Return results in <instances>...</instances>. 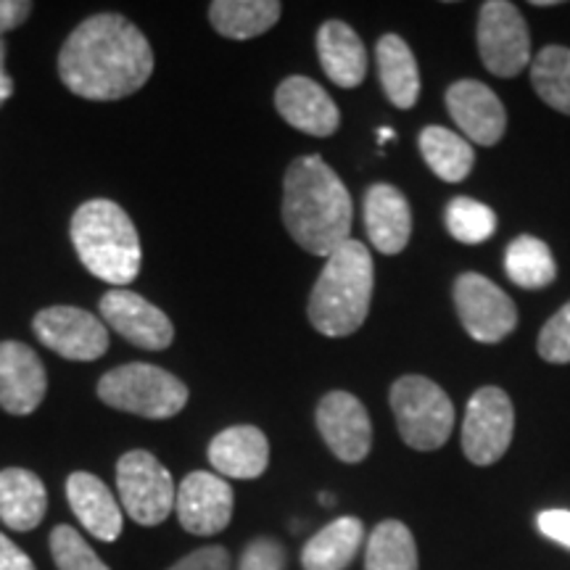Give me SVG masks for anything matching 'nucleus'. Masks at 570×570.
Instances as JSON below:
<instances>
[{
    "mask_svg": "<svg viewBox=\"0 0 570 570\" xmlns=\"http://www.w3.org/2000/svg\"><path fill=\"white\" fill-rule=\"evenodd\" d=\"M59 75L75 96L122 101L151 80V42L122 13H96L61 46Z\"/></svg>",
    "mask_w": 570,
    "mask_h": 570,
    "instance_id": "nucleus-1",
    "label": "nucleus"
},
{
    "mask_svg": "<svg viewBox=\"0 0 570 570\" xmlns=\"http://www.w3.org/2000/svg\"><path fill=\"white\" fill-rule=\"evenodd\" d=\"M283 223L304 252L331 256L352 235L354 204L323 156L291 161L283 180Z\"/></svg>",
    "mask_w": 570,
    "mask_h": 570,
    "instance_id": "nucleus-2",
    "label": "nucleus"
},
{
    "mask_svg": "<svg viewBox=\"0 0 570 570\" xmlns=\"http://www.w3.org/2000/svg\"><path fill=\"white\" fill-rule=\"evenodd\" d=\"M375 267L370 248L348 238L327 256L309 296V323L327 338H344L365 325L373 302Z\"/></svg>",
    "mask_w": 570,
    "mask_h": 570,
    "instance_id": "nucleus-3",
    "label": "nucleus"
},
{
    "mask_svg": "<svg viewBox=\"0 0 570 570\" xmlns=\"http://www.w3.org/2000/svg\"><path fill=\"white\" fill-rule=\"evenodd\" d=\"M71 244L90 275L109 285H127L140 273L142 248L130 214L109 198H92L75 212Z\"/></svg>",
    "mask_w": 570,
    "mask_h": 570,
    "instance_id": "nucleus-4",
    "label": "nucleus"
},
{
    "mask_svg": "<svg viewBox=\"0 0 570 570\" xmlns=\"http://www.w3.org/2000/svg\"><path fill=\"white\" fill-rule=\"evenodd\" d=\"M98 396L104 404L148 420H167L188 404V386L164 367L130 362L114 367L98 381Z\"/></svg>",
    "mask_w": 570,
    "mask_h": 570,
    "instance_id": "nucleus-5",
    "label": "nucleus"
},
{
    "mask_svg": "<svg viewBox=\"0 0 570 570\" xmlns=\"http://www.w3.org/2000/svg\"><path fill=\"white\" fill-rule=\"evenodd\" d=\"M391 412L399 436L417 452L441 449L452 436L454 404L446 391L423 375H402L391 386Z\"/></svg>",
    "mask_w": 570,
    "mask_h": 570,
    "instance_id": "nucleus-6",
    "label": "nucleus"
},
{
    "mask_svg": "<svg viewBox=\"0 0 570 570\" xmlns=\"http://www.w3.org/2000/svg\"><path fill=\"white\" fill-rule=\"evenodd\" d=\"M117 491L125 512L138 525H159L175 510L173 473L146 449H132L119 458Z\"/></svg>",
    "mask_w": 570,
    "mask_h": 570,
    "instance_id": "nucleus-7",
    "label": "nucleus"
},
{
    "mask_svg": "<svg viewBox=\"0 0 570 570\" xmlns=\"http://www.w3.org/2000/svg\"><path fill=\"white\" fill-rule=\"evenodd\" d=\"M515 431V410L508 391L483 386L470 396L462 420V452L473 465H494L508 454Z\"/></svg>",
    "mask_w": 570,
    "mask_h": 570,
    "instance_id": "nucleus-8",
    "label": "nucleus"
},
{
    "mask_svg": "<svg viewBox=\"0 0 570 570\" xmlns=\"http://www.w3.org/2000/svg\"><path fill=\"white\" fill-rule=\"evenodd\" d=\"M479 53L497 77H518L531 63V35L523 13L508 0H489L479 13Z\"/></svg>",
    "mask_w": 570,
    "mask_h": 570,
    "instance_id": "nucleus-9",
    "label": "nucleus"
},
{
    "mask_svg": "<svg viewBox=\"0 0 570 570\" xmlns=\"http://www.w3.org/2000/svg\"><path fill=\"white\" fill-rule=\"evenodd\" d=\"M454 306L468 336L481 344H499L518 325L515 302L479 273H465L454 281Z\"/></svg>",
    "mask_w": 570,
    "mask_h": 570,
    "instance_id": "nucleus-10",
    "label": "nucleus"
},
{
    "mask_svg": "<svg viewBox=\"0 0 570 570\" xmlns=\"http://www.w3.org/2000/svg\"><path fill=\"white\" fill-rule=\"evenodd\" d=\"M35 336L71 362H92L109 348V327L80 306H48L32 320Z\"/></svg>",
    "mask_w": 570,
    "mask_h": 570,
    "instance_id": "nucleus-11",
    "label": "nucleus"
},
{
    "mask_svg": "<svg viewBox=\"0 0 570 570\" xmlns=\"http://www.w3.org/2000/svg\"><path fill=\"white\" fill-rule=\"evenodd\" d=\"M315 420L320 436L341 462L356 465L373 449V423L365 404L348 391H331L320 399Z\"/></svg>",
    "mask_w": 570,
    "mask_h": 570,
    "instance_id": "nucleus-12",
    "label": "nucleus"
},
{
    "mask_svg": "<svg viewBox=\"0 0 570 570\" xmlns=\"http://www.w3.org/2000/svg\"><path fill=\"white\" fill-rule=\"evenodd\" d=\"M235 494L223 475L196 470L185 475L175 497V512L180 525L194 537H214L233 520Z\"/></svg>",
    "mask_w": 570,
    "mask_h": 570,
    "instance_id": "nucleus-13",
    "label": "nucleus"
},
{
    "mask_svg": "<svg viewBox=\"0 0 570 570\" xmlns=\"http://www.w3.org/2000/svg\"><path fill=\"white\" fill-rule=\"evenodd\" d=\"M104 323L114 327L132 346L161 352L175 341V327L159 306L127 288H111L101 298Z\"/></svg>",
    "mask_w": 570,
    "mask_h": 570,
    "instance_id": "nucleus-14",
    "label": "nucleus"
},
{
    "mask_svg": "<svg viewBox=\"0 0 570 570\" xmlns=\"http://www.w3.org/2000/svg\"><path fill=\"white\" fill-rule=\"evenodd\" d=\"M446 109L468 142L497 146L508 130V111L502 101L479 80L454 82L446 90Z\"/></svg>",
    "mask_w": 570,
    "mask_h": 570,
    "instance_id": "nucleus-15",
    "label": "nucleus"
},
{
    "mask_svg": "<svg viewBox=\"0 0 570 570\" xmlns=\"http://www.w3.org/2000/svg\"><path fill=\"white\" fill-rule=\"evenodd\" d=\"M48 391L46 367L35 348L19 341L0 344V407L9 415H32Z\"/></svg>",
    "mask_w": 570,
    "mask_h": 570,
    "instance_id": "nucleus-16",
    "label": "nucleus"
},
{
    "mask_svg": "<svg viewBox=\"0 0 570 570\" xmlns=\"http://www.w3.org/2000/svg\"><path fill=\"white\" fill-rule=\"evenodd\" d=\"M275 109L294 130L312 138H331L341 127L336 101L309 77H288L277 85Z\"/></svg>",
    "mask_w": 570,
    "mask_h": 570,
    "instance_id": "nucleus-17",
    "label": "nucleus"
},
{
    "mask_svg": "<svg viewBox=\"0 0 570 570\" xmlns=\"http://www.w3.org/2000/svg\"><path fill=\"white\" fill-rule=\"evenodd\" d=\"M67 499L71 512L90 537L101 539L106 544L119 539L125 523L122 508H119L117 497L111 494V489L98 475L82 473V470L71 473L67 479Z\"/></svg>",
    "mask_w": 570,
    "mask_h": 570,
    "instance_id": "nucleus-18",
    "label": "nucleus"
},
{
    "mask_svg": "<svg viewBox=\"0 0 570 570\" xmlns=\"http://www.w3.org/2000/svg\"><path fill=\"white\" fill-rule=\"evenodd\" d=\"M209 462L225 479H259L269 465V441L256 425H233L209 444Z\"/></svg>",
    "mask_w": 570,
    "mask_h": 570,
    "instance_id": "nucleus-19",
    "label": "nucleus"
},
{
    "mask_svg": "<svg viewBox=\"0 0 570 570\" xmlns=\"http://www.w3.org/2000/svg\"><path fill=\"white\" fill-rule=\"evenodd\" d=\"M365 227L381 254H402L412 235V212L407 198L389 183H377L365 194Z\"/></svg>",
    "mask_w": 570,
    "mask_h": 570,
    "instance_id": "nucleus-20",
    "label": "nucleus"
},
{
    "mask_svg": "<svg viewBox=\"0 0 570 570\" xmlns=\"http://www.w3.org/2000/svg\"><path fill=\"white\" fill-rule=\"evenodd\" d=\"M317 56L323 63L327 80L338 88L352 90L365 82L367 51L352 27L341 19H331L317 32Z\"/></svg>",
    "mask_w": 570,
    "mask_h": 570,
    "instance_id": "nucleus-21",
    "label": "nucleus"
},
{
    "mask_svg": "<svg viewBox=\"0 0 570 570\" xmlns=\"http://www.w3.org/2000/svg\"><path fill=\"white\" fill-rule=\"evenodd\" d=\"M48 510V491L40 475L24 468L0 470V520L11 531L38 529Z\"/></svg>",
    "mask_w": 570,
    "mask_h": 570,
    "instance_id": "nucleus-22",
    "label": "nucleus"
},
{
    "mask_svg": "<svg viewBox=\"0 0 570 570\" xmlns=\"http://www.w3.org/2000/svg\"><path fill=\"white\" fill-rule=\"evenodd\" d=\"M362 541H365V525H362L360 518H336L306 541L302 550V568L346 570L354 562L356 552H360Z\"/></svg>",
    "mask_w": 570,
    "mask_h": 570,
    "instance_id": "nucleus-23",
    "label": "nucleus"
},
{
    "mask_svg": "<svg viewBox=\"0 0 570 570\" xmlns=\"http://www.w3.org/2000/svg\"><path fill=\"white\" fill-rule=\"evenodd\" d=\"M377 77H381L383 92L396 109H412L420 96V71L417 61L407 40L399 35H383L375 48Z\"/></svg>",
    "mask_w": 570,
    "mask_h": 570,
    "instance_id": "nucleus-24",
    "label": "nucleus"
},
{
    "mask_svg": "<svg viewBox=\"0 0 570 570\" xmlns=\"http://www.w3.org/2000/svg\"><path fill=\"white\" fill-rule=\"evenodd\" d=\"M281 11L283 6L277 0H214L209 19L223 38L252 40L273 30Z\"/></svg>",
    "mask_w": 570,
    "mask_h": 570,
    "instance_id": "nucleus-25",
    "label": "nucleus"
},
{
    "mask_svg": "<svg viewBox=\"0 0 570 570\" xmlns=\"http://www.w3.org/2000/svg\"><path fill=\"white\" fill-rule=\"evenodd\" d=\"M417 146L431 173L444 183H462L473 173L475 151L462 135L431 125L417 135Z\"/></svg>",
    "mask_w": 570,
    "mask_h": 570,
    "instance_id": "nucleus-26",
    "label": "nucleus"
},
{
    "mask_svg": "<svg viewBox=\"0 0 570 570\" xmlns=\"http://www.w3.org/2000/svg\"><path fill=\"white\" fill-rule=\"evenodd\" d=\"M365 570H417L415 537L402 520H383L370 533Z\"/></svg>",
    "mask_w": 570,
    "mask_h": 570,
    "instance_id": "nucleus-27",
    "label": "nucleus"
},
{
    "mask_svg": "<svg viewBox=\"0 0 570 570\" xmlns=\"http://www.w3.org/2000/svg\"><path fill=\"white\" fill-rule=\"evenodd\" d=\"M504 273L520 288H544L554 281L558 267H554V256L544 240L533 238V235H520L504 254Z\"/></svg>",
    "mask_w": 570,
    "mask_h": 570,
    "instance_id": "nucleus-28",
    "label": "nucleus"
},
{
    "mask_svg": "<svg viewBox=\"0 0 570 570\" xmlns=\"http://www.w3.org/2000/svg\"><path fill=\"white\" fill-rule=\"evenodd\" d=\"M531 82L541 101L570 117V48H541L531 61Z\"/></svg>",
    "mask_w": 570,
    "mask_h": 570,
    "instance_id": "nucleus-29",
    "label": "nucleus"
},
{
    "mask_svg": "<svg viewBox=\"0 0 570 570\" xmlns=\"http://www.w3.org/2000/svg\"><path fill=\"white\" fill-rule=\"evenodd\" d=\"M444 219H446L449 233H452V238L468 246L483 244V240H489L497 230L494 209L468 196L452 198L446 206Z\"/></svg>",
    "mask_w": 570,
    "mask_h": 570,
    "instance_id": "nucleus-30",
    "label": "nucleus"
},
{
    "mask_svg": "<svg viewBox=\"0 0 570 570\" xmlns=\"http://www.w3.org/2000/svg\"><path fill=\"white\" fill-rule=\"evenodd\" d=\"M51 554L59 570H111L92 552L82 533L67 523L56 525L51 531Z\"/></svg>",
    "mask_w": 570,
    "mask_h": 570,
    "instance_id": "nucleus-31",
    "label": "nucleus"
},
{
    "mask_svg": "<svg viewBox=\"0 0 570 570\" xmlns=\"http://www.w3.org/2000/svg\"><path fill=\"white\" fill-rule=\"evenodd\" d=\"M539 356L552 365H568L570 362V302L558 315L547 320L539 333Z\"/></svg>",
    "mask_w": 570,
    "mask_h": 570,
    "instance_id": "nucleus-32",
    "label": "nucleus"
},
{
    "mask_svg": "<svg viewBox=\"0 0 570 570\" xmlns=\"http://www.w3.org/2000/svg\"><path fill=\"white\" fill-rule=\"evenodd\" d=\"M288 554L277 539L259 537L246 547L238 560V570H285Z\"/></svg>",
    "mask_w": 570,
    "mask_h": 570,
    "instance_id": "nucleus-33",
    "label": "nucleus"
},
{
    "mask_svg": "<svg viewBox=\"0 0 570 570\" xmlns=\"http://www.w3.org/2000/svg\"><path fill=\"white\" fill-rule=\"evenodd\" d=\"M167 570H230V554H227L225 547L209 544L185 554L183 560H177L175 566Z\"/></svg>",
    "mask_w": 570,
    "mask_h": 570,
    "instance_id": "nucleus-34",
    "label": "nucleus"
},
{
    "mask_svg": "<svg viewBox=\"0 0 570 570\" xmlns=\"http://www.w3.org/2000/svg\"><path fill=\"white\" fill-rule=\"evenodd\" d=\"M537 523H539V531L544 533L547 539L558 541V544L568 547L570 550V512L568 510H544Z\"/></svg>",
    "mask_w": 570,
    "mask_h": 570,
    "instance_id": "nucleus-35",
    "label": "nucleus"
},
{
    "mask_svg": "<svg viewBox=\"0 0 570 570\" xmlns=\"http://www.w3.org/2000/svg\"><path fill=\"white\" fill-rule=\"evenodd\" d=\"M32 13L30 0H0V35L17 30Z\"/></svg>",
    "mask_w": 570,
    "mask_h": 570,
    "instance_id": "nucleus-36",
    "label": "nucleus"
},
{
    "mask_svg": "<svg viewBox=\"0 0 570 570\" xmlns=\"http://www.w3.org/2000/svg\"><path fill=\"white\" fill-rule=\"evenodd\" d=\"M0 570H35V562L9 537L0 533Z\"/></svg>",
    "mask_w": 570,
    "mask_h": 570,
    "instance_id": "nucleus-37",
    "label": "nucleus"
},
{
    "mask_svg": "<svg viewBox=\"0 0 570 570\" xmlns=\"http://www.w3.org/2000/svg\"><path fill=\"white\" fill-rule=\"evenodd\" d=\"M3 63H6V42L0 40V109H3V104L9 101L11 92H13V80L6 75Z\"/></svg>",
    "mask_w": 570,
    "mask_h": 570,
    "instance_id": "nucleus-38",
    "label": "nucleus"
},
{
    "mask_svg": "<svg viewBox=\"0 0 570 570\" xmlns=\"http://www.w3.org/2000/svg\"><path fill=\"white\" fill-rule=\"evenodd\" d=\"M377 135H381V140H383V142H386V140H391V138H394V130H389V127H383V130H381V132H377Z\"/></svg>",
    "mask_w": 570,
    "mask_h": 570,
    "instance_id": "nucleus-39",
    "label": "nucleus"
},
{
    "mask_svg": "<svg viewBox=\"0 0 570 570\" xmlns=\"http://www.w3.org/2000/svg\"><path fill=\"white\" fill-rule=\"evenodd\" d=\"M320 502H323L325 508H333V494H327L325 491V494H320Z\"/></svg>",
    "mask_w": 570,
    "mask_h": 570,
    "instance_id": "nucleus-40",
    "label": "nucleus"
}]
</instances>
